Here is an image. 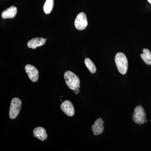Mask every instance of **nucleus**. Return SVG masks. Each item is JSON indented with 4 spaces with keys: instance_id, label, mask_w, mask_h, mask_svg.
<instances>
[{
    "instance_id": "nucleus-9",
    "label": "nucleus",
    "mask_w": 151,
    "mask_h": 151,
    "mask_svg": "<svg viewBox=\"0 0 151 151\" xmlns=\"http://www.w3.org/2000/svg\"><path fill=\"white\" fill-rule=\"evenodd\" d=\"M45 39L42 37H36L29 41L27 42V46L29 48H36L37 47L42 46L45 44Z\"/></svg>"
},
{
    "instance_id": "nucleus-14",
    "label": "nucleus",
    "mask_w": 151,
    "mask_h": 151,
    "mask_svg": "<svg viewBox=\"0 0 151 151\" xmlns=\"http://www.w3.org/2000/svg\"><path fill=\"white\" fill-rule=\"evenodd\" d=\"M84 63L90 72L92 73H95L96 72V67L94 63L89 58H86L84 60Z\"/></svg>"
},
{
    "instance_id": "nucleus-4",
    "label": "nucleus",
    "mask_w": 151,
    "mask_h": 151,
    "mask_svg": "<svg viewBox=\"0 0 151 151\" xmlns=\"http://www.w3.org/2000/svg\"><path fill=\"white\" fill-rule=\"evenodd\" d=\"M22 106V101L19 98L15 97L12 100L9 110L10 119H14L17 118L21 110Z\"/></svg>"
},
{
    "instance_id": "nucleus-12",
    "label": "nucleus",
    "mask_w": 151,
    "mask_h": 151,
    "mask_svg": "<svg viewBox=\"0 0 151 151\" xmlns=\"http://www.w3.org/2000/svg\"><path fill=\"white\" fill-rule=\"evenodd\" d=\"M140 56L145 63L148 65H151V52L149 49L144 48L143 53L141 54Z\"/></svg>"
},
{
    "instance_id": "nucleus-5",
    "label": "nucleus",
    "mask_w": 151,
    "mask_h": 151,
    "mask_svg": "<svg viewBox=\"0 0 151 151\" xmlns=\"http://www.w3.org/2000/svg\"><path fill=\"white\" fill-rule=\"evenodd\" d=\"M75 26L77 29L82 30L86 28L88 24L86 15L83 12L78 14L75 19Z\"/></svg>"
},
{
    "instance_id": "nucleus-7",
    "label": "nucleus",
    "mask_w": 151,
    "mask_h": 151,
    "mask_svg": "<svg viewBox=\"0 0 151 151\" xmlns=\"http://www.w3.org/2000/svg\"><path fill=\"white\" fill-rule=\"evenodd\" d=\"M61 110L67 116L72 117L75 113V110L72 103L69 100H65L63 102L60 106Z\"/></svg>"
},
{
    "instance_id": "nucleus-11",
    "label": "nucleus",
    "mask_w": 151,
    "mask_h": 151,
    "mask_svg": "<svg viewBox=\"0 0 151 151\" xmlns=\"http://www.w3.org/2000/svg\"><path fill=\"white\" fill-rule=\"evenodd\" d=\"M17 9L15 6H12L6 9L2 13L3 19L13 18L16 16Z\"/></svg>"
},
{
    "instance_id": "nucleus-16",
    "label": "nucleus",
    "mask_w": 151,
    "mask_h": 151,
    "mask_svg": "<svg viewBox=\"0 0 151 151\" xmlns=\"http://www.w3.org/2000/svg\"><path fill=\"white\" fill-rule=\"evenodd\" d=\"M45 39V40H47V39L46 38V39Z\"/></svg>"
},
{
    "instance_id": "nucleus-1",
    "label": "nucleus",
    "mask_w": 151,
    "mask_h": 151,
    "mask_svg": "<svg viewBox=\"0 0 151 151\" xmlns=\"http://www.w3.org/2000/svg\"><path fill=\"white\" fill-rule=\"evenodd\" d=\"M64 78L68 86L72 90H77L80 86L79 78L75 73L70 71H67L64 73Z\"/></svg>"
},
{
    "instance_id": "nucleus-10",
    "label": "nucleus",
    "mask_w": 151,
    "mask_h": 151,
    "mask_svg": "<svg viewBox=\"0 0 151 151\" xmlns=\"http://www.w3.org/2000/svg\"><path fill=\"white\" fill-rule=\"evenodd\" d=\"M33 134L34 137L41 140L42 142L46 140L47 138L46 130L42 127H38L35 128L33 130Z\"/></svg>"
},
{
    "instance_id": "nucleus-3",
    "label": "nucleus",
    "mask_w": 151,
    "mask_h": 151,
    "mask_svg": "<svg viewBox=\"0 0 151 151\" xmlns=\"http://www.w3.org/2000/svg\"><path fill=\"white\" fill-rule=\"evenodd\" d=\"M132 119L136 124L139 125L145 124L147 121V116L142 106L139 105L135 108L132 115Z\"/></svg>"
},
{
    "instance_id": "nucleus-13",
    "label": "nucleus",
    "mask_w": 151,
    "mask_h": 151,
    "mask_svg": "<svg viewBox=\"0 0 151 151\" xmlns=\"http://www.w3.org/2000/svg\"><path fill=\"white\" fill-rule=\"evenodd\" d=\"M54 0H46L43 6V10L46 14H49L53 9Z\"/></svg>"
},
{
    "instance_id": "nucleus-2",
    "label": "nucleus",
    "mask_w": 151,
    "mask_h": 151,
    "mask_svg": "<svg viewBox=\"0 0 151 151\" xmlns=\"http://www.w3.org/2000/svg\"><path fill=\"white\" fill-rule=\"evenodd\" d=\"M116 66L120 73L124 75L127 73L128 68V61L127 56L122 52H119L115 57Z\"/></svg>"
},
{
    "instance_id": "nucleus-6",
    "label": "nucleus",
    "mask_w": 151,
    "mask_h": 151,
    "mask_svg": "<svg viewBox=\"0 0 151 151\" xmlns=\"http://www.w3.org/2000/svg\"><path fill=\"white\" fill-rule=\"evenodd\" d=\"M26 72L29 77L33 82H36L39 79V71L37 68L33 65L27 64L25 66Z\"/></svg>"
},
{
    "instance_id": "nucleus-15",
    "label": "nucleus",
    "mask_w": 151,
    "mask_h": 151,
    "mask_svg": "<svg viewBox=\"0 0 151 151\" xmlns=\"http://www.w3.org/2000/svg\"><path fill=\"white\" fill-rule=\"evenodd\" d=\"M149 3H150L151 4V0H148Z\"/></svg>"
},
{
    "instance_id": "nucleus-8",
    "label": "nucleus",
    "mask_w": 151,
    "mask_h": 151,
    "mask_svg": "<svg viewBox=\"0 0 151 151\" xmlns=\"http://www.w3.org/2000/svg\"><path fill=\"white\" fill-rule=\"evenodd\" d=\"M104 122L103 119L99 118L96 120L94 124L92 126V129L94 135L97 136L103 133L104 130Z\"/></svg>"
}]
</instances>
